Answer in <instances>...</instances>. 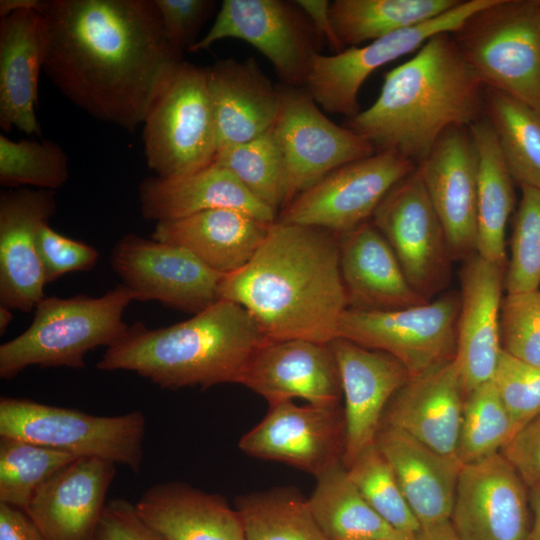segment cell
I'll use <instances>...</instances> for the list:
<instances>
[{"instance_id": "54", "label": "cell", "mask_w": 540, "mask_h": 540, "mask_svg": "<svg viewBox=\"0 0 540 540\" xmlns=\"http://www.w3.org/2000/svg\"><path fill=\"white\" fill-rule=\"evenodd\" d=\"M13 320L12 310L5 306H0V335L5 334L11 321Z\"/></svg>"}, {"instance_id": "50", "label": "cell", "mask_w": 540, "mask_h": 540, "mask_svg": "<svg viewBox=\"0 0 540 540\" xmlns=\"http://www.w3.org/2000/svg\"><path fill=\"white\" fill-rule=\"evenodd\" d=\"M296 4L310 19L321 41H325L335 53L345 48L337 38L330 18L328 0H296Z\"/></svg>"}, {"instance_id": "51", "label": "cell", "mask_w": 540, "mask_h": 540, "mask_svg": "<svg viewBox=\"0 0 540 540\" xmlns=\"http://www.w3.org/2000/svg\"><path fill=\"white\" fill-rule=\"evenodd\" d=\"M416 536L418 540H461L450 520L423 526Z\"/></svg>"}, {"instance_id": "32", "label": "cell", "mask_w": 540, "mask_h": 540, "mask_svg": "<svg viewBox=\"0 0 540 540\" xmlns=\"http://www.w3.org/2000/svg\"><path fill=\"white\" fill-rule=\"evenodd\" d=\"M469 130L478 154L476 253L493 262H507L506 225L514 205L513 178L487 118Z\"/></svg>"}, {"instance_id": "40", "label": "cell", "mask_w": 540, "mask_h": 540, "mask_svg": "<svg viewBox=\"0 0 540 540\" xmlns=\"http://www.w3.org/2000/svg\"><path fill=\"white\" fill-rule=\"evenodd\" d=\"M68 179V156L56 142L15 141L0 134V184L3 187L55 191Z\"/></svg>"}, {"instance_id": "22", "label": "cell", "mask_w": 540, "mask_h": 540, "mask_svg": "<svg viewBox=\"0 0 540 540\" xmlns=\"http://www.w3.org/2000/svg\"><path fill=\"white\" fill-rule=\"evenodd\" d=\"M338 365L345 406L348 467L373 445L385 410L395 393L409 380L406 368L391 355L337 337L330 342Z\"/></svg>"}, {"instance_id": "2", "label": "cell", "mask_w": 540, "mask_h": 540, "mask_svg": "<svg viewBox=\"0 0 540 540\" xmlns=\"http://www.w3.org/2000/svg\"><path fill=\"white\" fill-rule=\"evenodd\" d=\"M219 299L244 307L269 341L331 342L348 309L338 235L276 220L251 260L224 275Z\"/></svg>"}, {"instance_id": "21", "label": "cell", "mask_w": 540, "mask_h": 540, "mask_svg": "<svg viewBox=\"0 0 540 540\" xmlns=\"http://www.w3.org/2000/svg\"><path fill=\"white\" fill-rule=\"evenodd\" d=\"M239 384L268 404L300 398L314 405H338L342 397L330 342L267 341L251 358Z\"/></svg>"}, {"instance_id": "36", "label": "cell", "mask_w": 540, "mask_h": 540, "mask_svg": "<svg viewBox=\"0 0 540 540\" xmlns=\"http://www.w3.org/2000/svg\"><path fill=\"white\" fill-rule=\"evenodd\" d=\"M247 540H328L308 501L293 487H277L235 499Z\"/></svg>"}, {"instance_id": "19", "label": "cell", "mask_w": 540, "mask_h": 540, "mask_svg": "<svg viewBox=\"0 0 540 540\" xmlns=\"http://www.w3.org/2000/svg\"><path fill=\"white\" fill-rule=\"evenodd\" d=\"M56 211L55 192L8 189L0 195V303L30 312L45 297L47 282L37 235Z\"/></svg>"}, {"instance_id": "55", "label": "cell", "mask_w": 540, "mask_h": 540, "mask_svg": "<svg viewBox=\"0 0 540 540\" xmlns=\"http://www.w3.org/2000/svg\"><path fill=\"white\" fill-rule=\"evenodd\" d=\"M379 540H418L416 535L413 534H401L394 538L379 539Z\"/></svg>"}, {"instance_id": "39", "label": "cell", "mask_w": 540, "mask_h": 540, "mask_svg": "<svg viewBox=\"0 0 540 540\" xmlns=\"http://www.w3.org/2000/svg\"><path fill=\"white\" fill-rule=\"evenodd\" d=\"M77 458L22 439L0 437V502L24 510L48 479Z\"/></svg>"}, {"instance_id": "27", "label": "cell", "mask_w": 540, "mask_h": 540, "mask_svg": "<svg viewBox=\"0 0 540 540\" xmlns=\"http://www.w3.org/2000/svg\"><path fill=\"white\" fill-rule=\"evenodd\" d=\"M338 240L349 309L385 311L428 302L410 285L395 253L371 220L338 235Z\"/></svg>"}, {"instance_id": "56", "label": "cell", "mask_w": 540, "mask_h": 540, "mask_svg": "<svg viewBox=\"0 0 540 540\" xmlns=\"http://www.w3.org/2000/svg\"><path fill=\"white\" fill-rule=\"evenodd\" d=\"M539 12H540V0H539Z\"/></svg>"}, {"instance_id": "7", "label": "cell", "mask_w": 540, "mask_h": 540, "mask_svg": "<svg viewBox=\"0 0 540 540\" xmlns=\"http://www.w3.org/2000/svg\"><path fill=\"white\" fill-rule=\"evenodd\" d=\"M146 419L141 411L100 416L26 398H0V437L92 457L140 473Z\"/></svg>"}, {"instance_id": "28", "label": "cell", "mask_w": 540, "mask_h": 540, "mask_svg": "<svg viewBox=\"0 0 540 540\" xmlns=\"http://www.w3.org/2000/svg\"><path fill=\"white\" fill-rule=\"evenodd\" d=\"M375 444L390 465L420 526L450 520L462 467L458 459L442 455L384 424Z\"/></svg>"}, {"instance_id": "9", "label": "cell", "mask_w": 540, "mask_h": 540, "mask_svg": "<svg viewBox=\"0 0 540 540\" xmlns=\"http://www.w3.org/2000/svg\"><path fill=\"white\" fill-rule=\"evenodd\" d=\"M459 309L457 293L395 310L348 308L337 337L385 352L397 359L410 377H417L455 359Z\"/></svg>"}, {"instance_id": "38", "label": "cell", "mask_w": 540, "mask_h": 540, "mask_svg": "<svg viewBox=\"0 0 540 540\" xmlns=\"http://www.w3.org/2000/svg\"><path fill=\"white\" fill-rule=\"evenodd\" d=\"M518 429L490 380L464 401L457 459L464 465L501 452Z\"/></svg>"}, {"instance_id": "20", "label": "cell", "mask_w": 540, "mask_h": 540, "mask_svg": "<svg viewBox=\"0 0 540 540\" xmlns=\"http://www.w3.org/2000/svg\"><path fill=\"white\" fill-rule=\"evenodd\" d=\"M464 261L455 360L467 396L493 379L502 351L500 312L507 262L489 261L477 253Z\"/></svg>"}, {"instance_id": "43", "label": "cell", "mask_w": 540, "mask_h": 540, "mask_svg": "<svg viewBox=\"0 0 540 540\" xmlns=\"http://www.w3.org/2000/svg\"><path fill=\"white\" fill-rule=\"evenodd\" d=\"M500 340L506 353L540 366V289L504 296Z\"/></svg>"}, {"instance_id": "1", "label": "cell", "mask_w": 540, "mask_h": 540, "mask_svg": "<svg viewBox=\"0 0 540 540\" xmlns=\"http://www.w3.org/2000/svg\"><path fill=\"white\" fill-rule=\"evenodd\" d=\"M43 70L92 118L130 133L184 62L154 0H46Z\"/></svg>"}, {"instance_id": "41", "label": "cell", "mask_w": 540, "mask_h": 540, "mask_svg": "<svg viewBox=\"0 0 540 540\" xmlns=\"http://www.w3.org/2000/svg\"><path fill=\"white\" fill-rule=\"evenodd\" d=\"M346 471L363 498L388 524L402 533L417 535L420 523L375 443L363 450Z\"/></svg>"}, {"instance_id": "3", "label": "cell", "mask_w": 540, "mask_h": 540, "mask_svg": "<svg viewBox=\"0 0 540 540\" xmlns=\"http://www.w3.org/2000/svg\"><path fill=\"white\" fill-rule=\"evenodd\" d=\"M485 89L452 34L440 33L388 71L375 102L345 127L418 165L446 130L480 119Z\"/></svg>"}, {"instance_id": "34", "label": "cell", "mask_w": 540, "mask_h": 540, "mask_svg": "<svg viewBox=\"0 0 540 540\" xmlns=\"http://www.w3.org/2000/svg\"><path fill=\"white\" fill-rule=\"evenodd\" d=\"M460 0H334L330 18L343 47L361 46L396 31L422 24Z\"/></svg>"}, {"instance_id": "46", "label": "cell", "mask_w": 540, "mask_h": 540, "mask_svg": "<svg viewBox=\"0 0 540 540\" xmlns=\"http://www.w3.org/2000/svg\"><path fill=\"white\" fill-rule=\"evenodd\" d=\"M169 43L184 53L199 40L198 35L213 14L212 0H154Z\"/></svg>"}, {"instance_id": "37", "label": "cell", "mask_w": 540, "mask_h": 540, "mask_svg": "<svg viewBox=\"0 0 540 540\" xmlns=\"http://www.w3.org/2000/svg\"><path fill=\"white\" fill-rule=\"evenodd\" d=\"M213 164L228 170L253 197L277 215L284 207L285 167L273 128L251 141L220 147Z\"/></svg>"}, {"instance_id": "53", "label": "cell", "mask_w": 540, "mask_h": 540, "mask_svg": "<svg viewBox=\"0 0 540 540\" xmlns=\"http://www.w3.org/2000/svg\"><path fill=\"white\" fill-rule=\"evenodd\" d=\"M529 498L532 512L531 540H540V489L530 490Z\"/></svg>"}, {"instance_id": "15", "label": "cell", "mask_w": 540, "mask_h": 540, "mask_svg": "<svg viewBox=\"0 0 540 540\" xmlns=\"http://www.w3.org/2000/svg\"><path fill=\"white\" fill-rule=\"evenodd\" d=\"M111 265L134 300L193 315L220 300L224 275L180 246L126 234L112 250Z\"/></svg>"}, {"instance_id": "13", "label": "cell", "mask_w": 540, "mask_h": 540, "mask_svg": "<svg viewBox=\"0 0 540 540\" xmlns=\"http://www.w3.org/2000/svg\"><path fill=\"white\" fill-rule=\"evenodd\" d=\"M416 167L395 152H375L328 173L281 209L277 220L340 235L370 220L388 192Z\"/></svg>"}, {"instance_id": "52", "label": "cell", "mask_w": 540, "mask_h": 540, "mask_svg": "<svg viewBox=\"0 0 540 540\" xmlns=\"http://www.w3.org/2000/svg\"><path fill=\"white\" fill-rule=\"evenodd\" d=\"M46 0H1L0 17L19 10H36L42 13Z\"/></svg>"}, {"instance_id": "26", "label": "cell", "mask_w": 540, "mask_h": 540, "mask_svg": "<svg viewBox=\"0 0 540 540\" xmlns=\"http://www.w3.org/2000/svg\"><path fill=\"white\" fill-rule=\"evenodd\" d=\"M46 51V21L36 10L0 19V127L41 137L38 80Z\"/></svg>"}, {"instance_id": "23", "label": "cell", "mask_w": 540, "mask_h": 540, "mask_svg": "<svg viewBox=\"0 0 540 540\" xmlns=\"http://www.w3.org/2000/svg\"><path fill=\"white\" fill-rule=\"evenodd\" d=\"M115 474L110 461L77 458L48 479L24 511L44 540H95Z\"/></svg>"}, {"instance_id": "35", "label": "cell", "mask_w": 540, "mask_h": 540, "mask_svg": "<svg viewBox=\"0 0 540 540\" xmlns=\"http://www.w3.org/2000/svg\"><path fill=\"white\" fill-rule=\"evenodd\" d=\"M484 108L513 180L540 190V112L487 87Z\"/></svg>"}, {"instance_id": "11", "label": "cell", "mask_w": 540, "mask_h": 540, "mask_svg": "<svg viewBox=\"0 0 540 540\" xmlns=\"http://www.w3.org/2000/svg\"><path fill=\"white\" fill-rule=\"evenodd\" d=\"M492 0H460L445 13L422 24L388 34L369 44L346 48L333 55L316 53L304 88L318 106L348 119L359 111L358 94L364 81L378 68L418 50L440 33H454Z\"/></svg>"}, {"instance_id": "6", "label": "cell", "mask_w": 540, "mask_h": 540, "mask_svg": "<svg viewBox=\"0 0 540 540\" xmlns=\"http://www.w3.org/2000/svg\"><path fill=\"white\" fill-rule=\"evenodd\" d=\"M452 36L485 87L540 112L539 0H492Z\"/></svg>"}, {"instance_id": "31", "label": "cell", "mask_w": 540, "mask_h": 540, "mask_svg": "<svg viewBox=\"0 0 540 540\" xmlns=\"http://www.w3.org/2000/svg\"><path fill=\"white\" fill-rule=\"evenodd\" d=\"M135 507L166 540H247L237 510L223 496L184 482L149 487Z\"/></svg>"}, {"instance_id": "42", "label": "cell", "mask_w": 540, "mask_h": 540, "mask_svg": "<svg viewBox=\"0 0 540 540\" xmlns=\"http://www.w3.org/2000/svg\"><path fill=\"white\" fill-rule=\"evenodd\" d=\"M521 189L506 265L507 293L533 291L540 285V190Z\"/></svg>"}, {"instance_id": "49", "label": "cell", "mask_w": 540, "mask_h": 540, "mask_svg": "<svg viewBox=\"0 0 540 540\" xmlns=\"http://www.w3.org/2000/svg\"><path fill=\"white\" fill-rule=\"evenodd\" d=\"M0 540H44L24 510L0 502Z\"/></svg>"}, {"instance_id": "44", "label": "cell", "mask_w": 540, "mask_h": 540, "mask_svg": "<svg viewBox=\"0 0 540 540\" xmlns=\"http://www.w3.org/2000/svg\"><path fill=\"white\" fill-rule=\"evenodd\" d=\"M492 380L518 430L540 413V366L502 350Z\"/></svg>"}, {"instance_id": "4", "label": "cell", "mask_w": 540, "mask_h": 540, "mask_svg": "<svg viewBox=\"0 0 540 540\" xmlns=\"http://www.w3.org/2000/svg\"><path fill=\"white\" fill-rule=\"evenodd\" d=\"M269 341L241 305L220 299L191 318L158 329L135 322L96 366L131 371L163 389L236 383Z\"/></svg>"}, {"instance_id": "30", "label": "cell", "mask_w": 540, "mask_h": 540, "mask_svg": "<svg viewBox=\"0 0 540 540\" xmlns=\"http://www.w3.org/2000/svg\"><path fill=\"white\" fill-rule=\"evenodd\" d=\"M138 193L142 216L156 223L213 209L239 210L269 223L278 217L228 170L213 163L178 178L146 177L140 182Z\"/></svg>"}, {"instance_id": "5", "label": "cell", "mask_w": 540, "mask_h": 540, "mask_svg": "<svg viewBox=\"0 0 540 540\" xmlns=\"http://www.w3.org/2000/svg\"><path fill=\"white\" fill-rule=\"evenodd\" d=\"M133 294L119 284L99 297H44L30 326L0 346V377L9 380L26 368H84L88 352L107 348L126 334L123 314Z\"/></svg>"}, {"instance_id": "18", "label": "cell", "mask_w": 540, "mask_h": 540, "mask_svg": "<svg viewBox=\"0 0 540 540\" xmlns=\"http://www.w3.org/2000/svg\"><path fill=\"white\" fill-rule=\"evenodd\" d=\"M453 260L476 253L478 154L469 127H452L417 165Z\"/></svg>"}, {"instance_id": "10", "label": "cell", "mask_w": 540, "mask_h": 540, "mask_svg": "<svg viewBox=\"0 0 540 540\" xmlns=\"http://www.w3.org/2000/svg\"><path fill=\"white\" fill-rule=\"evenodd\" d=\"M226 38L251 44L271 62L283 85L302 88L322 42L295 1L224 0L208 32L188 52Z\"/></svg>"}, {"instance_id": "16", "label": "cell", "mask_w": 540, "mask_h": 540, "mask_svg": "<svg viewBox=\"0 0 540 540\" xmlns=\"http://www.w3.org/2000/svg\"><path fill=\"white\" fill-rule=\"evenodd\" d=\"M527 490L501 452L464 464L450 522L461 540H531Z\"/></svg>"}, {"instance_id": "12", "label": "cell", "mask_w": 540, "mask_h": 540, "mask_svg": "<svg viewBox=\"0 0 540 540\" xmlns=\"http://www.w3.org/2000/svg\"><path fill=\"white\" fill-rule=\"evenodd\" d=\"M278 87L281 106L273 132L285 167V207L328 173L375 150L365 138L327 118L305 88Z\"/></svg>"}, {"instance_id": "24", "label": "cell", "mask_w": 540, "mask_h": 540, "mask_svg": "<svg viewBox=\"0 0 540 540\" xmlns=\"http://www.w3.org/2000/svg\"><path fill=\"white\" fill-rule=\"evenodd\" d=\"M465 397L454 359L410 377L390 400L382 424L405 432L442 455L457 458Z\"/></svg>"}, {"instance_id": "8", "label": "cell", "mask_w": 540, "mask_h": 540, "mask_svg": "<svg viewBox=\"0 0 540 540\" xmlns=\"http://www.w3.org/2000/svg\"><path fill=\"white\" fill-rule=\"evenodd\" d=\"M142 127L146 162L155 176L173 179L211 165L218 140L206 67L184 61Z\"/></svg>"}, {"instance_id": "17", "label": "cell", "mask_w": 540, "mask_h": 540, "mask_svg": "<svg viewBox=\"0 0 540 540\" xmlns=\"http://www.w3.org/2000/svg\"><path fill=\"white\" fill-rule=\"evenodd\" d=\"M238 445L248 456L282 462L316 477L343 464L344 410L340 404H269L265 417L241 437Z\"/></svg>"}, {"instance_id": "29", "label": "cell", "mask_w": 540, "mask_h": 540, "mask_svg": "<svg viewBox=\"0 0 540 540\" xmlns=\"http://www.w3.org/2000/svg\"><path fill=\"white\" fill-rule=\"evenodd\" d=\"M272 223L235 209H213L157 222L151 238L180 246L227 275L251 260Z\"/></svg>"}, {"instance_id": "47", "label": "cell", "mask_w": 540, "mask_h": 540, "mask_svg": "<svg viewBox=\"0 0 540 540\" xmlns=\"http://www.w3.org/2000/svg\"><path fill=\"white\" fill-rule=\"evenodd\" d=\"M95 540H166L138 514L135 504L123 498L107 501Z\"/></svg>"}, {"instance_id": "14", "label": "cell", "mask_w": 540, "mask_h": 540, "mask_svg": "<svg viewBox=\"0 0 540 540\" xmlns=\"http://www.w3.org/2000/svg\"><path fill=\"white\" fill-rule=\"evenodd\" d=\"M370 220L420 296L430 301L446 287L454 260L417 167L388 192Z\"/></svg>"}, {"instance_id": "48", "label": "cell", "mask_w": 540, "mask_h": 540, "mask_svg": "<svg viewBox=\"0 0 540 540\" xmlns=\"http://www.w3.org/2000/svg\"><path fill=\"white\" fill-rule=\"evenodd\" d=\"M529 490L540 489V413L501 450Z\"/></svg>"}, {"instance_id": "33", "label": "cell", "mask_w": 540, "mask_h": 540, "mask_svg": "<svg viewBox=\"0 0 540 540\" xmlns=\"http://www.w3.org/2000/svg\"><path fill=\"white\" fill-rule=\"evenodd\" d=\"M307 499L310 512L328 540H379L402 533L363 498L343 464L319 474Z\"/></svg>"}, {"instance_id": "45", "label": "cell", "mask_w": 540, "mask_h": 540, "mask_svg": "<svg viewBox=\"0 0 540 540\" xmlns=\"http://www.w3.org/2000/svg\"><path fill=\"white\" fill-rule=\"evenodd\" d=\"M37 246L47 284L67 273L93 268L99 257L94 247L56 232L48 223L38 230Z\"/></svg>"}, {"instance_id": "25", "label": "cell", "mask_w": 540, "mask_h": 540, "mask_svg": "<svg viewBox=\"0 0 540 540\" xmlns=\"http://www.w3.org/2000/svg\"><path fill=\"white\" fill-rule=\"evenodd\" d=\"M218 149L251 141L271 130L281 96L253 58L220 59L206 67Z\"/></svg>"}]
</instances>
